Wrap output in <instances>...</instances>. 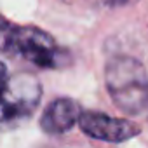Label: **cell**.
<instances>
[{
	"instance_id": "cell-1",
	"label": "cell",
	"mask_w": 148,
	"mask_h": 148,
	"mask_svg": "<svg viewBox=\"0 0 148 148\" xmlns=\"http://www.w3.org/2000/svg\"><path fill=\"white\" fill-rule=\"evenodd\" d=\"M106 91L115 106L127 115H141L148 108V71L132 56L117 54L105 66Z\"/></svg>"
},
{
	"instance_id": "cell-2",
	"label": "cell",
	"mask_w": 148,
	"mask_h": 148,
	"mask_svg": "<svg viewBox=\"0 0 148 148\" xmlns=\"http://www.w3.org/2000/svg\"><path fill=\"white\" fill-rule=\"evenodd\" d=\"M42 99V86L30 73H19L7 80L0 92V131H14L25 124Z\"/></svg>"
},
{
	"instance_id": "cell-3",
	"label": "cell",
	"mask_w": 148,
	"mask_h": 148,
	"mask_svg": "<svg viewBox=\"0 0 148 148\" xmlns=\"http://www.w3.org/2000/svg\"><path fill=\"white\" fill-rule=\"evenodd\" d=\"M7 52L19 54L38 68H61L68 63V54L56 40L37 26H16Z\"/></svg>"
},
{
	"instance_id": "cell-4",
	"label": "cell",
	"mask_w": 148,
	"mask_h": 148,
	"mask_svg": "<svg viewBox=\"0 0 148 148\" xmlns=\"http://www.w3.org/2000/svg\"><path fill=\"white\" fill-rule=\"evenodd\" d=\"M77 124L89 138L106 143H124L141 132L139 125L127 119L110 117L103 112L94 110H82Z\"/></svg>"
},
{
	"instance_id": "cell-5",
	"label": "cell",
	"mask_w": 148,
	"mask_h": 148,
	"mask_svg": "<svg viewBox=\"0 0 148 148\" xmlns=\"http://www.w3.org/2000/svg\"><path fill=\"white\" fill-rule=\"evenodd\" d=\"M80 105L71 98H58L47 105L40 117V127L47 134H63L68 132L79 122Z\"/></svg>"
},
{
	"instance_id": "cell-6",
	"label": "cell",
	"mask_w": 148,
	"mask_h": 148,
	"mask_svg": "<svg viewBox=\"0 0 148 148\" xmlns=\"http://www.w3.org/2000/svg\"><path fill=\"white\" fill-rule=\"evenodd\" d=\"M7 80H9V71H7L5 64H4L2 61H0V92H2V89L5 87Z\"/></svg>"
}]
</instances>
